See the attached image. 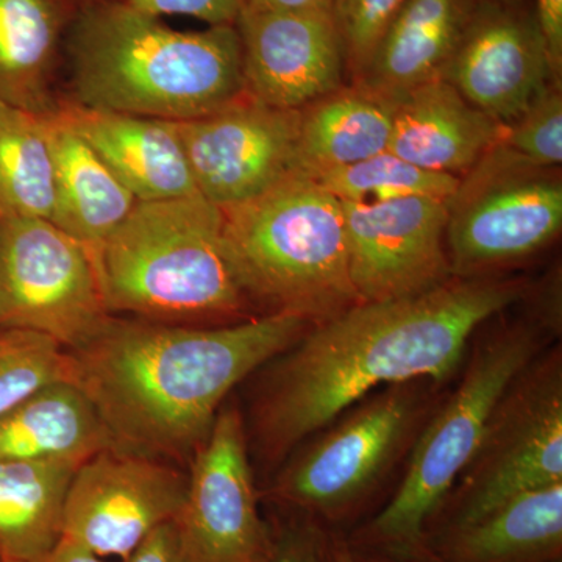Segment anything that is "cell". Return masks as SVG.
<instances>
[{
  "label": "cell",
  "instance_id": "cell-1",
  "mask_svg": "<svg viewBox=\"0 0 562 562\" xmlns=\"http://www.w3.org/2000/svg\"><path fill=\"white\" fill-rule=\"evenodd\" d=\"M528 283L452 277L420 294L362 302L313 325L266 362L246 422L250 454L268 468L387 384L453 382L473 333L520 302Z\"/></svg>",
  "mask_w": 562,
  "mask_h": 562
},
{
  "label": "cell",
  "instance_id": "cell-2",
  "mask_svg": "<svg viewBox=\"0 0 562 562\" xmlns=\"http://www.w3.org/2000/svg\"><path fill=\"white\" fill-rule=\"evenodd\" d=\"M313 324L286 313L201 327L111 316L68 351V380L116 449L190 462L228 395Z\"/></svg>",
  "mask_w": 562,
  "mask_h": 562
},
{
  "label": "cell",
  "instance_id": "cell-3",
  "mask_svg": "<svg viewBox=\"0 0 562 562\" xmlns=\"http://www.w3.org/2000/svg\"><path fill=\"white\" fill-rule=\"evenodd\" d=\"M65 47L74 102L88 109L180 122L244 94L235 25L177 31L124 0H111L79 7Z\"/></svg>",
  "mask_w": 562,
  "mask_h": 562
},
{
  "label": "cell",
  "instance_id": "cell-4",
  "mask_svg": "<svg viewBox=\"0 0 562 562\" xmlns=\"http://www.w3.org/2000/svg\"><path fill=\"white\" fill-rule=\"evenodd\" d=\"M94 265L113 316L201 327L255 317L228 255L224 213L201 194L136 203Z\"/></svg>",
  "mask_w": 562,
  "mask_h": 562
},
{
  "label": "cell",
  "instance_id": "cell-5",
  "mask_svg": "<svg viewBox=\"0 0 562 562\" xmlns=\"http://www.w3.org/2000/svg\"><path fill=\"white\" fill-rule=\"evenodd\" d=\"M492 319L484 322L483 331L480 327L473 333L454 386L422 430L397 491L347 539L357 552L417 560L432 514L482 441L503 392L557 341L528 313Z\"/></svg>",
  "mask_w": 562,
  "mask_h": 562
},
{
  "label": "cell",
  "instance_id": "cell-6",
  "mask_svg": "<svg viewBox=\"0 0 562 562\" xmlns=\"http://www.w3.org/2000/svg\"><path fill=\"white\" fill-rule=\"evenodd\" d=\"M222 213L228 255L254 306L317 325L360 303L342 202L316 181L288 177Z\"/></svg>",
  "mask_w": 562,
  "mask_h": 562
},
{
  "label": "cell",
  "instance_id": "cell-7",
  "mask_svg": "<svg viewBox=\"0 0 562 562\" xmlns=\"http://www.w3.org/2000/svg\"><path fill=\"white\" fill-rule=\"evenodd\" d=\"M452 383L417 379L373 391L281 462L269 498L324 528L353 519L408 461Z\"/></svg>",
  "mask_w": 562,
  "mask_h": 562
},
{
  "label": "cell",
  "instance_id": "cell-8",
  "mask_svg": "<svg viewBox=\"0 0 562 562\" xmlns=\"http://www.w3.org/2000/svg\"><path fill=\"white\" fill-rule=\"evenodd\" d=\"M562 483V350L552 344L514 376L479 447L427 525L425 538ZM425 541V539H424Z\"/></svg>",
  "mask_w": 562,
  "mask_h": 562
},
{
  "label": "cell",
  "instance_id": "cell-9",
  "mask_svg": "<svg viewBox=\"0 0 562 562\" xmlns=\"http://www.w3.org/2000/svg\"><path fill=\"white\" fill-rule=\"evenodd\" d=\"M110 316L88 247L49 220L0 216V328L72 350Z\"/></svg>",
  "mask_w": 562,
  "mask_h": 562
},
{
  "label": "cell",
  "instance_id": "cell-10",
  "mask_svg": "<svg viewBox=\"0 0 562 562\" xmlns=\"http://www.w3.org/2000/svg\"><path fill=\"white\" fill-rule=\"evenodd\" d=\"M188 471L187 495L176 519L192 562H266L272 528L258 508L246 422L224 403Z\"/></svg>",
  "mask_w": 562,
  "mask_h": 562
},
{
  "label": "cell",
  "instance_id": "cell-11",
  "mask_svg": "<svg viewBox=\"0 0 562 562\" xmlns=\"http://www.w3.org/2000/svg\"><path fill=\"white\" fill-rule=\"evenodd\" d=\"M188 473L172 462L110 447L74 473L63 512V539L95 557L127 560L161 525L179 517Z\"/></svg>",
  "mask_w": 562,
  "mask_h": 562
},
{
  "label": "cell",
  "instance_id": "cell-12",
  "mask_svg": "<svg viewBox=\"0 0 562 562\" xmlns=\"http://www.w3.org/2000/svg\"><path fill=\"white\" fill-rule=\"evenodd\" d=\"M176 127L199 194L220 210L295 176L299 110L272 109L243 94Z\"/></svg>",
  "mask_w": 562,
  "mask_h": 562
},
{
  "label": "cell",
  "instance_id": "cell-13",
  "mask_svg": "<svg viewBox=\"0 0 562 562\" xmlns=\"http://www.w3.org/2000/svg\"><path fill=\"white\" fill-rule=\"evenodd\" d=\"M350 279L360 303L420 294L452 279L447 201L342 202Z\"/></svg>",
  "mask_w": 562,
  "mask_h": 562
},
{
  "label": "cell",
  "instance_id": "cell-14",
  "mask_svg": "<svg viewBox=\"0 0 562 562\" xmlns=\"http://www.w3.org/2000/svg\"><path fill=\"white\" fill-rule=\"evenodd\" d=\"M452 276L490 277L549 247L562 228V184L549 173L513 177L449 203Z\"/></svg>",
  "mask_w": 562,
  "mask_h": 562
},
{
  "label": "cell",
  "instance_id": "cell-15",
  "mask_svg": "<svg viewBox=\"0 0 562 562\" xmlns=\"http://www.w3.org/2000/svg\"><path fill=\"white\" fill-rule=\"evenodd\" d=\"M443 80L501 124L519 120L554 85L532 9L480 0Z\"/></svg>",
  "mask_w": 562,
  "mask_h": 562
},
{
  "label": "cell",
  "instance_id": "cell-16",
  "mask_svg": "<svg viewBox=\"0 0 562 562\" xmlns=\"http://www.w3.org/2000/svg\"><path fill=\"white\" fill-rule=\"evenodd\" d=\"M244 94L279 110L303 106L344 87L346 61L331 14L244 9Z\"/></svg>",
  "mask_w": 562,
  "mask_h": 562
},
{
  "label": "cell",
  "instance_id": "cell-17",
  "mask_svg": "<svg viewBox=\"0 0 562 562\" xmlns=\"http://www.w3.org/2000/svg\"><path fill=\"white\" fill-rule=\"evenodd\" d=\"M58 110L136 201L199 195L176 122L88 109L74 101Z\"/></svg>",
  "mask_w": 562,
  "mask_h": 562
},
{
  "label": "cell",
  "instance_id": "cell-18",
  "mask_svg": "<svg viewBox=\"0 0 562 562\" xmlns=\"http://www.w3.org/2000/svg\"><path fill=\"white\" fill-rule=\"evenodd\" d=\"M480 0H406L353 85L394 105L443 80Z\"/></svg>",
  "mask_w": 562,
  "mask_h": 562
},
{
  "label": "cell",
  "instance_id": "cell-19",
  "mask_svg": "<svg viewBox=\"0 0 562 562\" xmlns=\"http://www.w3.org/2000/svg\"><path fill=\"white\" fill-rule=\"evenodd\" d=\"M502 131L501 122L465 101L452 83L435 80L394 103L387 150L425 171L460 177Z\"/></svg>",
  "mask_w": 562,
  "mask_h": 562
},
{
  "label": "cell",
  "instance_id": "cell-20",
  "mask_svg": "<svg viewBox=\"0 0 562 562\" xmlns=\"http://www.w3.org/2000/svg\"><path fill=\"white\" fill-rule=\"evenodd\" d=\"M562 560V483L524 492L480 519L427 536L419 562Z\"/></svg>",
  "mask_w": 562,
  "mask_h": 562
},
{
  "label": "cell",
  "instance_id": "cell-21",
  "mask_svg": "<svg viewBox=\"0 0 562 562\" xmlns=\"http://www.w3.org/2000/svg\"><path fill=\"white\" fill-rule=\"evenodd\" d=\"M46 120L54 157V210L49 221L94 257L138 201L60 110L46 111Z\"/></svg>",
  "mask_w": 562,
  "mask_h": 562
},
{
  "label": "cell",
  "instance_id": "cell-22",
  "mask_svg": "<svg viewBox=\"0 0 562 562\" xmlns=\"http://www.w3.org/2000/svg\"><path fill=\"white\" fill-rule=\"evenodd\" d=\"M113 446L87 395L70 382L49 384L0 417V462L49 461L80 468Z\"/></svg>",
  "mask_w": 562,
  "mask_h": 562
},
{
  "label": "cell",
  "instance_id": "cell-23",
  "mask_svg": "<svg viewBox=\"0 0 562 562\" xmlns=\"http://www.w3.org/2000/svg\"><path fill=\"white\" fill-rule=\"evenodd\" d=\"M394 105L357 85L341 87L299 110L295 176L346 168L390 147Z\"/></svg>",
  "mask_w": 562,
  "mask_h": 562
},
{
  "label": "cell",
  "instance_id": "cell-24",
  "mask_svg": "<svg viewBox=\"0 0 562 562\" xmlns=\"http://www.w3.org/2000/svg\"><path fill=\"white\" fill-rule=\"evenodd\" d=\"M77 11L74 0H0V102L50 110L52 74Z\"/></svg>",
  "mask_w": 562,
  "mask_h": 562
},
{
  "label": "cell",
  "instance_id": "cell-25",
  "mask_svg": "<svg viewBox=\"0 0 562 562\" xmlns=\"http://www.w3.org/2000/svg\"><path fill=\"white\" fill-rule=\"evenodd\" d=\"M77 469L63 462H0V561L33 560L60 542Z\"/></svg>",
  "mask_w": 562,
  "mask_h": 562
},
{
  "label": "cell",
  "instance_id": "cell-26",
  "mask_svg": "<svg viewBox=\"0 0 562 562\" xmlns=\"http://www.w3.org/2000/svg\"><path fill=\"white\" fill-rule=\"evenodd\" d=\"M54 157L46 111L0 102V216L50 220Z\"/></svg>",
  "mask_w": 562,
  "mask_h": 562
},
{
  "label": "cell",
  "instance_id": "cell-27",
  "mask_svg": "<svg viewBox=\"0 0 562 562\" xmlns=\"http://www.w3.org/2000/svg\"><path fill=\"white\" fill-rule=\"evenodd\" d=\"M561 162L562 95L560 87L550 85L519 120L503 125L501 136L461 177L452 201L494 181L552 171Z\"/></svg>",
  "mask_w": 562,
  "mask_h": 562
},
{
  "label": "cell",
  "instance_id": "cell-28",
  "mask_svg": "<svg viewBox=\"0 0 562 562\" xmlns=\"http://www.w3.org/2000/svg\"><path fill=\"white\" fill-rule=\"evenodd\" d=\"M341 202H386L405 198H430L450 202L460 188V177L425 171L390 150L346 168L312 179Z\"/></svg>",
  "mask_w": 562,
  "mask_h": 562
},
{
  "label": "cell",
  "instance_id": "cell-29",
  "mask_svg": "<svg viewBox=\"0 0 562 562\" xmlns=\"http://www.w3.org/2000/svg\"><path fill=\"white\" fill-rule=\"evenodd\" d=\"M69 382L68 351L40 333L0 328V417L49 384Z\"/></svg>",
  "mask_w": 562,
  "mask_h": 562
},
{
  "label": "cell",
  "instance_id": "cell-30",
  "mask_svg": "<svg viewBox=\"0 0 562 562\" xmlns=\"http://www.w3.org/2000/svg\"><path fill=\"white\" fill-rule=\"evenodd\" d=\"M406 0H333L331 20L341 41L344 61L357 80Z\"/></svg>",
  "mask_w": 562,
  "mask_h": 562
},
{
  "label": "cell",
  "instance_id": "cell-31",
  "mask_svg": "<svg viewBox=\"0 0 562 562\" xmlns=\"http://www.w3.org/2000/svg\"><path fill=\"white\" fill-rule=\"evenodd\" d=\"M328 535L322 525L295 514L272 530V550L266 562H327Z\"/></svg>",
  "mask_w": 562,
  "mask_h": 562
},
{
  "label": "cell",
  "instance_id": "cell-32",
  "mask_svg": "<svg viewBox=\"0 0 562 562\" xmlns=\"http://www.w3.org/2000/svg\"><path fill=\"white\" fill-rule=\"evenodd\" d=\"M151 16H188L213 25H235L246 0H124Z\"/></svg>",
  "mask_w": 562,
  "mask_h": 562
},
{
  "label": "cell",
  "instance_id": "cell-33",
  "mask_svg": "<svg viewBox=\"0 0 562 562\" xmlns=\"http://www.w3.org/2000/svg\"><path fill=\"white\" fill-rule=\"evenodd\" d=\"M527 302L525 313L552 335L554 339L561 336V271L560 266L547 273L546 279L531 286L528 284L524 297Z\"/></svg>",
  "mask_w": 562,
  "mask_h": 562
},
{
  "label": "cell",
  "instance_id": "cell-34",
  "mask_svg": "<svg viewBox=\"0 0 562 562\" xmlns=\"http://www.w3.org/2000/svg\"><path fill=\"white\" fill-rule=\"evenodd\" d=\"M532 14L546 47L553 81L562 80V0H532Z\"/></svg>",
  "mask_w": 562,
  "mask_h": 562
},
{
  "label": "cell",
  "instance_id": "cell-35",
  "mask_svg": "<svg viewBox=\"0 0 562 562\" xmlns=\"http://www.w3.org/2000/svg\"><path fill=\"white\" fill-rule=\"evenodd\" d=\"M125 562H192L176 520L158 527L136 547Z\"/></svg>",
  "mask_w": 562,
  "mask_h": 562
},
{
  "label": "cell",
  "instance_id": "cell-36",
  "mask_svg": "<svg viewBox=\"0 0 562 562\" xmlns=\"http://www.w3.org/2000/svg\"><path fill=\"white\" fill-rule=\"evenodd\" d=\"M333 0H246L244 9L284 13L330 14Z\"/></svg>",
  "mask_w": 562,
  "mask_h": 562
},
{
  "label": "cell",
  "instance_id": "cell-37",
  "mask_svg": "<svg viewBox=\"0 0 562 562\" xmlns=\"http://www.w3.org/2000/svg\"><path fill=\"white\" fill-rule=\"evenodd\" d=\"M0 562H109L103 558L95 557L94 553L88 552L83 547L68 541V539H60V542L50 549L49 552L41 554V557L33 558V560L25 561H0Z\"/></svg>",
  "mask_w": 562,
  "mask_h": 562
},
{
  "label": "cell",
  "instance_id": "cell-38",
  "mask_svg": "<svg viewBox=\"0 0 562 562\" xmlns=\"http://www.w3.org/2000/svg\"><path fill=\"white\" fill-rule=\"evenodd\" d=\"M327 562H358L357 553L347 539L339 535H328Z\"/></svg>",
  "mask_w": 562,
  "mask_h": 562
},
{
  "label": "cell",
  "instance_id": "cell-39",
  "mask_svg": "<svg viewBox=\"0 0 562 562\" xmlns=\"http://www.w3.org/2000/svg\"><path fill=\"white\" fill-rule=\"evenodd\" d=\"M355 553H357L358 562H419L413 560H401V558L384 557V554L360 553L357 552V550H355Z\"/></svg>",
  "mask_w": 562,
  "mask_h": 562
},
{
  "label": "cell",
  "instance_id": "cell-40",
  "mask_svg": "<svg viewBox=\"0 0 562 562\" xmlns=\"http://www.w3.org/2000/svg\"><path fill=\"white\" fill-rule=\"evenodd\" d=\"M74 2H77L79 7H83L90 5V3L111 2V0H74Z\"/></svg>",
  "mask_w": 562,
  "mask_h": 562
},
{
  "label": "cell",
  "instance_id": "cell-41",
  "mask_svg": "<svg viewBox=\"0 0 562 562\" xmlns=\"http://www.w3.org/2000/svg\"><path fill=\"white\" fill-rule=\"evenodd\" d=\"M497 2L508 3V5H528V0H497Z\"/></svg>",
  "mask_w": 562,
  "mask_h": 562
},
{
  "label": "cell",
  "instance_id": "cell-42",
  "mask_svg": "<svg viewBox=\"0 0 562 562\" xmlns=\"http://www.w3.org/2000/svg\"><path fill=\"white\" fill-rule=\"evenodd\" d=\"M553 562H562V560L553 561Z\"/></svg>",
  "mask_w": 562,
  "mask_h": 562
}]
</instances>
